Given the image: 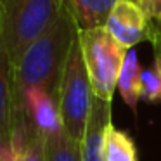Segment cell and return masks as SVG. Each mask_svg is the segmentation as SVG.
I'll list each match as a JSON object with an SVG mask.
<instances>
[{"instance_id":"6da1fadb","label":"cell","mask_w":161,"mask_h":161,"mask_svg":"<svg viewBox=\"0 0 161 161\" xmlns=\"http://www.w3.org/2000/svg\"><path fill=\"white\" fill-rule=\"evenodd\" d=\"M78 26L66 11L40 35L18 61L14 69V102L31 90H43L59 102L61 81Z\"/></svg>"},{"instance_id":"5bb4252c","label":"cell","mask_w":161,"mask_h":161,"mask_svg":"<svg viewBox=\"0 0 161 161\" xmlns=\"http://www.w3.org/2000/svg\"><path fill=\"white\" fill-rule=\"evenodd\" d=\"M137 2L149 18L153 36L156 33H161V0H137Z\"/></svg>"},{"instance_id":"3957f363","label":"cell","mask_w":161,"mask_h":161,"mask_svg":"<svg viewBox=\"0 0 161 161\" xmlns=\"http://www.w3.org/2000/svg\"><path fill=\"white\" fill-rule=\"evenodd\" d=\"M94 90L90 76L83 61L80 45V36H76L71 45L68 63L64 68L63 81L59 92V111L64 130L76 142H83L90 113L94 108Z\"/></svg>"},{"instance_id":"9a60e30c","label":"cell","mask_w":161,"mask_h":161,"mask_svg":"<svg viewBox=\"0 0 161 161\" xmlns=\"http://www.w3.org/2000/svg\"><path fill=\"white\" fill-rule=\"evenodd\" d=\"M151 43L154 47V64L161 69V33H156L151 38Z\"/></svg>"},{"instance_id":"8992f818","label":"cell","mask_w":161,"mask_h":161,"mask_svg":"<svg viewBox=\"0 0 161 161\" xmlns=\"http://www.w3.org/2000/svg\"><path fill=\"white\" fill-rule=\"evenodd\" d=\"M106 30L126 49L153 38V28L147 14L137 0H118L106 21Z\"/></svg>"},{"instance_id":"7c38bea8","label":"cell","mask_w":161,"mask_h":161,"mask_svg":"<svg viewBox=\"0 0 161 161\" xmlns=\"http://www.w3.org/2000/svg\"><path fill=\"white\" fill-rule=\"evenodd\" d=\"M140 99L147 102H158L161 101V69L153 66L142 69L140 78Z\"/></svg>"},{"instance_id":"ba28073f","label":"cell","mask_w":161,"mask_h":161,"mask_svg":"<svg viewBox=\"0 0 161 161\" xmlns=\"http://www.w3.org/2000/svg\"><path fill=\"white\" fill-rule=\"evenodd\" d=\"M116 2L118 0H63V5L81 31L104 26Z\"/></svg>"},{"instance_id":"277c9868","label":"cell","mask_w":161,"mask_h":161,"mask_svg":"<svg viewBox=\"0 0 161 161\" xmlns=\"http://www.w3.org/2000/svg\"><path fill=\"white\" fill-rule=\"evenodd\" d=\"M83 61L90 76L92 90L97 99L113 102L118 78L130 49L123 47L106 26L78 31Z\"/></svg>"},{"instance_id":"30bf717a","label":"cell","mask_w":161,"mask_h":161,"mask_svg":"<svg viewBox=\"0 0 161 161\" xmlns=\"http://www.w3.org/2000/svg\"><path fill=\"white\" fill-rule=\"evenodd\" d=\"M45 161H81V144L57 126L45 135Z\"/></svg>"},{"instance_id":"9c48e42d","label":"cell","mask_w":161,"mask_h":161,"mask_svg":"<svg viewBox=\"0 0 161 161\" xmlns=\"http://www.w3.org/2000/svg\"><path fill=\"white\" fill-rule=\"evenodd\" d=\"M140 78H142V68H140L139 59H137V52L130 49L126 52L116 88L123 97L125 104L133 113L137 111V102L140 101Z\"/></svg>"},{"instance_id":"5b68a950","label":"cell","mask_w":161,"mask_h":161,"mask_svg":"<svg viewBox=\"0 0 161 161\" xmlns=\"http://www.w3.org/2000/svg\"><path fill=\"white\" fill-rule=\"evenodd\" d=\"M14 69L0 21V161H18L14 149Z\"/></svg>"},{"instance_id":"8fae6325","label":"cell","mask_w":161,"mask_h":161,"mask_svg":"<svg viewBox=\"0 0 161 161\" xmlns=\"http://www.w3.org/2000/svg\"><path fill=\"white\" fill-rule=\"evenodd\" d=\"M104 154L106 161H139L132 137L123 130L113 126V123L106 130Z\"/></svg>"},{"instance_id":"7a4b0ae2","label":"cell","mask_w":161,"mask_h":161,"mask_svg":"<svg viewBox=\"0 0 161 161\" xmlns=\"http://www.w3.org/2000/svg\"><path fill=\"white\" fill-rule=\"evenodd\" d=\"M63 0H2L0 21L4 43L14 68L25 50L63 16Z\"/></svg>"},{"instance_id":"4fadbf2b","label":"cell","mask_w":161,"mask_h":161,"mask_svg":"<svg viewBox=\"0 0 161 161\" xmlns=\"http://www.w3.org/2000/svg\"><path fill=\"white\" fill-rule=\"evenodd\" d=\"M19 161H45V137L35 132L28 140V146L19 156Z\"/></svg>"},{"instance_id":"2e32d148","label":"cell","mask_w":161,"mask_h":161,"mask_svg":"<svg viewBox=\"0 0 161 161\" xmlns=\"http://www.w3.org/2000/svg\"><path fill=\"white\" fill-rule=\"evenodd\" d=\"M0 2H2V0H0Z\"/></svg>"},{"instance_id":"52a82bcc","label":"cell","mask_w":161,"mask_h":161,"mask_svg":"<svg viewBox=\"0 0 161 161\" xmlns=\"http://www.w3.org/2000/svg\"><path fill=\"white\" fill-rule=\"evenodd\" d=\"M111 125V102L94 99V108L81 142V161H106V130Z\"/></svg>"}]
</instances>
